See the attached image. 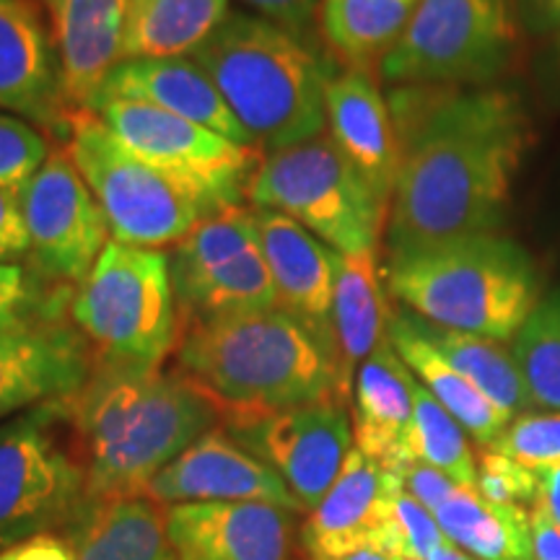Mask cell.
Wrapping results in <instances>:
<instances>
[{
    "label": "cell",
    "mask_w": 560,
    "mask_h": 560,
    "mask_svg": "<svg viewBox=\"0 0 560 560\" xmlns=\"http://www.w3.org/2000/svg\"><path fill=\"white\" fill-rule=\"evenodd\" d=\"M68 310L96 361L159 369L179 346L182 322L164 249L109 242Z\"/></svg>",
    "instance_id": "cell-6"
},
{
    "label": "cell",
    "mask_w": 560,
    "mask_h": 560,
    "mask_svg": "<svg viewBox=\"0 0 560 560\" xmlns=\"http://www.w3.org/2000/svg\"><path fill=\"white\" fill-rule=\"evenodd\" d=\"M416 376L392 348L389 335L355 371L353 441L355 450L395 472L405 459L412 423Z\"/></svg>",
    "instance_id": "cell-23"
},
{
    "label": "cell",
    "mask_w": 560,
    "mask_h": 560,
    "mask_svg": "<svg viewBox=\"0 0 560 560\" xmlns=\"http://www.w3.org/2000/svg\"><path fill=\"white\" fill-rule=\"evenodd\" d=\"M229 13V0H130L125 60L190 58Z\"/></svg>",
    "instance_id": "cell-27"
},
{
    "label": "cell",
    "mask_w": 560,
    "mask_h": 560,
    "mask_svg": "<svg viewBox=\"0 0 560 560\" xmlns=\"http://www.w3.org/2000/svg\"><path fill=\"white\" fill-rule=\"evenodd\" d=\"M30 231H26L21 192L0 187V262H19L30 255Z\"/></svg>",
    "instance_id": "cell-40"
},
{
    "label": "cell",
    "mask_w": 560,
    "mask_h": 560,
    "mask_svg": "<svg viewBox=\"0 0 560 560\" xmlns=\"http://www.w3.org/2000/svg\"><path fill=\"white\" fill-rule=\"evenodd\" d=\"M39 276L19 262H0V330L55 317Z\"/></svg>",
    "instance_id": "cell-36"
},
{
    "label": "cell",
    "mask_w": 560,
    "mask_h": 560,
    "mask_svg": "<svg viewBox=\"0 0 560 560\" xmlns=\"http://www.w3.org/2000/svg\"><path fill=\"white\" fill-rule=\"evenodd\" d=\"M156 503L262 501L291 514H304L289 486L244 450L226 429H213L187 446L149 482L145 493Z\"/></svg>",
    "instance_id": "cell-16"
},
{
    "label": "cell",
    "mask_w": 560,
    "mask_h": 560,
    "mask_svg": "<svg viewBox=\"0 0 560 560\" xmlns=\"http://www.w3.org/2000/svg\"><path fill=\"white\" fill-rule=\"evenodd\" d=\"M516 55L511 0H420L380 73L397 86H486Z\"/></svg>",
    "instance_id": "cell-9"
},
{
    "label": "cell",
    "mask_w": 560,
    "mask_h": 560,
    "mask_svg": "<svg viewBox=\"0 0 560 560\" xmlns=\"http://www.w3.org/2000/svg\"><path fill=\"white\" fill-rule=\"evenodd\" d=\"M50 143L45 132L24 117L0 112V187L24 192L45 161L50 159Z\"/></svg>",
    "instance_id": "cell-34"
},
{
    "label": "cell",
    "mask_w": 560,
    "mask_h": 560,
    "mask_svg": "<svg viewBox=\"0 0 560 560\" xmlns=\"http://www.w3.org/2000/svg\"><path fill=\"white\" fill-rule=\"evenodd\" d=\"M0 109L68 132L55 39L34 0H0Z\"/></svg>",
    "instance_id": "cell-18"
},
{
    "label": "cell",
    "mask_w": 560,
    "mask_h": 560,
    "mask_svg": "<svg viewBox=\"0 0 560 560\" xmlns=\"http://www.w3.org/2000/svg\"><path fill=\"white\" fill-rule=\"evenodd\" d=\"M529 527L535 560H560V524L552 520L540 499L529 506Z\"/></svg>",
    "instance_id": "cell-41"
},
{
    "label": "cell",
    "mask_w": 560,
    "mask_h": 560,
    "mask_svg": "<svg viewBox=\"0 0 560 560\" xmlns=\"http://www.w3.org/2000/svg\"><path fill=\"white\" fill-rule=\"evenodd\" d=\"M400 560H418V558H400Z\"/></svg>",
    "instance_id": "cell-48"
},
{
    "label": "cell",
    "mask_w": 560,
    "mask_h": 560,
    "mask_svg": "<svg viewBox=\"0 0 560 560\" xmlns=\"http://www.w3.org/2000/svg\"><path fill=\"white\" fill-rule=\"evenodd\" d=\"M429 560H470L454 542H444Z\"/></svg>",
    "instance_id": "cell-45"
},
{
    "label": "cell",
    "mask_w": 560,
    "mask_h": 560,
    "mask_svg": "<svg viewBox=\"0 0 560 560\" xmlns=\"http://www.w3.org/2000/svg\"><path fill=\"white\" fill-rule=\"evenodd\" d=\"M433 516L446 540L480 560H535L529 509L499 506L478 490L457 488Z\"/></svg>",
    "instance_id": "cell-28"
},
{
    "label": "cell",
    "mask_w": 560,
    "mask_h": 560,
    "mask_svg": "<svg viewBox=\"0 0 560 560\" xmlns=\"http://www.w3.org/2000/svg\"><path fill=\"white\" fill-rule=\"evenodd\" d=\"M420 0H322V30L350 68L369 70L382 62Z\"/></svg>",
    "instance_id": "cell-30"
},
{
    "label": "cell",
    "mask_w": 560,
    "mask_h": 560,
    "mask_svg": "<svg viewBox=\"0 0 560 560\" xmlns=\"http://www.w3.org/2000/svg\"><path fill=\"white\" fill-rule=\"evenodd\" d=\"M488 450L535 472L560 467V412H522Z\"/></svg>",
    "instance_id": "cell-33"
},
{
    "label": "cell",
    "mask_w": 560,
    "mask_h": 560,
    "mask_svg": "<svg viewBox=\"0 0 560 560\" xmlns=\"http://www.w3.org/2000/svg\"><path fill=\"white\" fill-rule=\"evenodd\" d=\"M400 490V475L353 446L338 480L319 506L310 511L301 529L306 560H340L363 548L408 558L402 527L395 516V495Z\"/></svg>",
    "instance_id": "cell-14"
},
{
    "label": "cell",
    "mask_w": 560,
    "mask_h": 560,
    "mask_svg": "<svg viewBox=\"0 0 560 560\" xmlns=\"http://www.w3.org/2000/svg\"><path fill=\"white\" fill-rule=\"evenodd\" d=\"M255 210L265 260H268L272 285H276L278 306L304 322L338 353L332 330L335 249L278 210Z\"/></svg>",
    "instance_id": "cell-20"
},
{
    "label": "cell",
    "mask_w": 560,
    "mask_h": 560,
    "mask_svg": "<svg viewBox=\"0 0 560 560\" xmlns=\"http://www.w3.org/2000/svg\"><path fill=\"white\" fill-rule=\"evenodd\" d=\"M66 529L75 560H174L166 511L149 495L86 499Z\"/></svg>",
    "instance_id": "cell-24"
},
{
    "label": "cell",
    "mask_w": 560,
    "mask_h": 560,
    "mask_svg": "<svg viewBox=\"0 0 560 560\" xmlns=\"http://www.w3.org/2000/svg\"><path fill=\"white\" fill-rule=\"evenodd\" d=\"M392 348L405 361V366L418 376V382L431 392L436 400L459 420V425L482 446L495 444V439L506 431L509 416L495 408L470 380L459 374L436 348L431 346L418 327L412 325L408 312L392 314L387 327Z\"/></svg>",
    "instance_id": "cell-26"
},
{
    "label": "cell",
    "mask_w": 560,
    "mask_h": 560,
    "mask_svg": "<svg viewBox=\"0 0 560 560\" xmlns=\"http://www.w3.org/2000/svg\"><path fill=\"white\" fill-rule=\"evenodd\" d=\"M52 21L68 112L91 109L109 73L125 60L130 0H45Z\"/></svg>",
    "instance_id": "cell-19"
},
{
    "label": "cell",
    "mask_w": 560,
    "mask_h": 560,
    "mask_svg": "<svg viewBox=\"0 0 560 560\" xmlns=\"http://www.w3.org/2000/svg\"><path fill=\"white\" fill-rule=\"evenodd\" d=\"M340 560H400V558H392V556H387V552L374 550V548H363V550L350 552V556L340 558Z\"/></svg>",
    "instance_id": "cell-46"
},
{
    "label": "cell",
    "mask_w": 560,
    "mask_h": 560,
    "mask_svg": "<svg viewBox=\"0 0 560 560\" xmlns=\"http://www.w3.org/2000/svg\"><path fill=\"white\" fill-rule=\"evenodd\" d=\"M405 457L436 467L450 475L459 488L475 490V482H478V465H475L465 429L418 380L412 384V423Z\"/></svg>",
    "instance_id": "cell-31"
},
{
    "label": "cell",
    "mask_w": 560,
    "mask_h": 560,
    "mask_svg": "<svg viewBox=\"0 0 560 560\" xmlns=\"http://www.w3.org/2000/svg\"><path fill=\"white\" fill-rule=\"evenodd\" d=\"M418 332L431 342L433 348L459 371L465 380H470L495 408L511 418L514 412H527L532 408V395L524 382L514 353L501 346V340L482 338V335L446 330L431 322L410 314Z\"/></svg>",
    "instance_id": "cell-29"
},
{
    "label": "cell",
    "mask_w": 560,
    "mask_h": 560,
    "mask_svg": "<svg viewBox=\"0 0 560 560\" xmlns=\"http://www.w3.org/2000/svg\"><path fill=\"white\" fill-rule=\"evenodd\" d=\"M166 535L174 560H289L291 511L262 501L174 503Z\"/></svg>",
    "instance_id": "cell-17"
},
{
    "label": "cell",
    "mask_w": 560,
    "mask_h": 560,
    "mask_svg": "<svg viewBox=\"0 0 560 560\" xmlns=\"http://www.w3.org/2000/svg\"><path fill=\"white\" fill-rule=\"evenodd\" d=\"M94 361L86 338L58 317L0 330V420L79 395Z\"/></svg>",
    "instance_id": "cell-15"
},
{
    "label": "cell",
    "mask_w": 560,
    "mask_h": 560,
    "mask_svg": "<svg viewBox=\"0 0 560 560\" xmlns=\"http://www.w3.org/2000/svg\"><path fill=\"white\" fill-rule=\"evenodd\" d=\"M395 472L400 475L405 493H410L420 506L429 511H436L459 488L450 475H444L420 459H405Z\"/></svg>",
    "instance_id": "cell-38"
},
{
    "label": "cell",
    "mask_w": 560,
    "mask_h": 560,
    "mask_svg": "<svg viewBox=\"0 0 560 560\" xmlns=\"http://www.w3.org/2000/svg\"><path fill=\"white\" fill-rule=\"evenodd\" d=\"M550 516H552V520H556V522L560 524V514H550Z\"/></svg>",
    "instance_id": "cell-47"
},
{
    "label": "cell",
    "mask_w": 560,
    "mask_h": 560,
    "mask_svg": "<svg viewBox=\"0 0 560 560\" xmlns=\"http://www.w3.org/2000/svg\"><path fill=\"white\" fill-rule=\"evenodd\" d=\"M68 400L0 423V552L68 527L86 503V472L58 436Z\"/></svg>",
    "instance_id": "cell-10"
},
{
    "label": "cell",
    "mask_w": 560,
    "mask_h": 560,
    "mask_svg": "<svg viewBox=\"0 0 560 560\" xmlns=\"http://www.w3.org/2000/svg\"><path fill=\"white\" fill-rule=\"evenodd\" d=\"M244 198L252 208L289 215L340 255L376 252L387 229V206L330 132L265 153Z\"/></svg>",
    "instance_id": "cell-7"
},
{
    "label": "cell",
    "mask_w": 560,
    "mask_h": 560,
    "mask_svg": "<svg viewBox=\"0 0 560 560\" xmlns=\"http://www.w3.org/2000/svg\"><path fill=\"white\" fill-rule=\"evenodd\" d=\"M389 115L400 170L387 213V257L495 234L532 125L516 94L488 86H397Z\"/></svg>",
    "instance_id": "cell-1"
},
{
    "label": "cell",
    "mask_w": 560,
    "mask_h": 560,
    "mask_svg": "<svg viewBox=\"0 0 560 560\" xmlns=\"http://www.w3.org/2000/svg\"><path fill=\"white\" fill-rule=\"evenodd\" d=\"M132 156L177 182L210 213L240 206L265 153L226 140L185 117L130 100H100L91 107Z\"/></svg>",
    "instance_id": "cell-11"
},
{
    "label": "cell",
    "mask_w": 560,
    "mask_h": 560,
    "mask_svg": "<svg viewBox=\"0 0 560 560\" xmlns=\"http://www.w3.org/2000/svg\"><path fill=\"white\" fill-rule=\"evenodd\" d=\"M66 151L100 202L112 242L174 247L210 213L185 187L132 156L91 109L70 112Z\"/></svg>",
    "instance_id": "cell-8"
},
{
    "label": "cell",
    "mask_w": 560,
    "mask_h": 560,
    "mask_svg": "<svg viewBox=\"0 0 560 560\" xmlns=\"http://www.w3.org/2000/svg\"><path fill=\"white\" fill-rule=\"evenodd\" d=\"M520 5L532 26L560 32V0H520Z\"/></svg>",
    "instance_id": "cell-43"
},
{
    "label": "cell",
    "mask_w": 560,
    "mask_h": 560,
    "mask_svg": "<svg viewBox=\"0 0 560 560\" xmlns=\"http://www.w3.org/2000/svg\"><path fill=\"white\" fill-rule=\"evenodd\" d=\"M540 475V501L550 514H560V467L537 472Z\"/></svg>",
    "instance_id": "cell-44"
},
{
    "label": "cell",
    "mask_w": 560,
    "mask_h": 560,
    "mask_svg": "<svg viewBox=\"0 0 560 560\" xmlns=\"http://www.w3.org/2000/svg\"><path fill=\"white\" fill-rule=\"evenodd\" d=\"M244 450L262 459L289 486L304 511H314L338 480L350 450L348 402L330 397L299 408L223 420Z\"/></svg>",
    "instance_id": "cell-12"
},
{
    "label": "cell",
    "mask_w": 560,
    "mask_h": 560,
    "mask_svg": "<svg viewBox=\"0 0 560 560\" xmlns=\"http://www.w3.org/2000/svg\"><path fill=\"white\" fill-rule=\"evenodd\" d=\"M395 516L402 527L408 558L429 560L441 545L450 542L441 532L436 516H431L429 509L420 506L410 493H405V488L395 495Z\"/></svg>",
    "instance_id": "cell-37"
},
{
    "label": "cell",
    "mask_w": 560,
    "mask_h": 560,
    "mask_svg": "<svg viewBox=\"0 0 560 560\" xmlns=\"http://www.w3.org/2000/svg\"><path fill=\"white\" fill-rule=\"evenodd\" d=\"M89 499L143 495L149 482L223 420L182 371L94 361L70 397Z\"/></svg>",
    "instance_id": "cell-2"
},
{
    "label": "cell",
    "mask_w": 560,
    "mask_h": 560,
    "mask_svg": "<svg viewBox=\"0 0 560 560\" xmlns=\"http://www.w3.org/2000/svg\"><path fill=\"white\" fill-rule=\"evenodd\" d=\"M327 132L389 210L400 170V145L389 104L369 70L348 68L327 81Z\"/></svg>",
    "instance_id": "cell-21"
},
{
    "label": "cell",
    "mask_w": 560,
    "mask_h": 560,
    "mask_svg": "<svg viewBox=\"0 0 560 560\" xmlns=\"http://www.w3.org/2000/svg\"><path fill=\"white\" fill-rule=\"evenodd\" d=\"M100 100H130L151 104V107L185 117V120L219 132L226 140L255 149L247 130L242 128L234 112L223 102L221 91L213 86L206 70L192 58L122 60L120 66L112 70L109 79L104 81L94 104Z\"/></svg>",
    "instance_id": "cell-22"
},
{
    "label": "cell",
    "mask_w": 560,
    "mask_h": 560,
    "mask_svg": "<svg viewBox=\"0 0 560 560\" xmlns=\"http://www.w3.org/2000/svg\"><path fill=\"white\" fill-rule=\"evenodd\" d=\"M3 560H75L73 545L58 535H37L16 548L0 552Z\"/></svg>",
    "instance_id": "cell-42"
},
{
    "label": "cell",
    "mask_w": 560,
    "mask_h": 560,
    "mask_svg": "<svg viewBox=\"0 0 560 560\" xmlns=\"http://www.w3.org/2000/svg\"><path fill=\"white\" fill-rule=\"evenodd\" d=\"M190 58L206 70L255 149L272 153L327 132V75L296 34L231 11Z\"/></svg>",
    "instance_id": "cell-4"
},
{
    "label": "cell",
    "mask_w": 560,
    "mask_h": 560,
    "mask_svg": "<svg viewBox=\"0 0 560 560\" xmlns=\"http://www.w3.org/2000/svg\"><path fill=\"white\" fill-rule=\"evenodd\" d=\"M257 16L283 26L285 32L304 39L312 32L314 19L322 11V0H242Z\"/></svg>",
    "instance_id": "cell-39"
},
{
    "label": "cell",
    "mask_w": 560,
    "mask_h": 560,
    "mask_svg": "<svg viewBox=\"0 0 560 560\" xmlns=\"http://www.w3.org/2000/svg\"><path fill=\"white\" fill-rule=\"evenodd\" d=\"M475 490L482 499L499 506H532L540 499V475L514 462L506 454L486 450L478 459Z\"/></svg>",
    "instance_id": "cell-35"
},
{
    "label": "cell",
    "mask_w": 560,
    "mask_h": 560,
    "mask_svg": "<svg viewBox=\"0 0 560 560\" xmlns=\"http://www.w3.org/2000/svg\"><path fill=\"white\" fill-rule=\"evenodd\" d=\"M0 560H3V556H0Z\"/></svg>",
    "instance_id": "cell-49"
},
{
    "label": "cell",
    "mask_w": 560,
    "mask_h": 560,
    "mask_svg": "<svg viewBox=\"0 0 560 560\" xmlns=\"http://www.w3.org/2000/svg\"><path fill=\"white\" fill-rule=\"evenodd\" d=\"M514 359L532 400L560 410V293L540 299L516 332Z\"/></svg>",
    "instance_id": "cell-32"
},
{
    "label": "cell",
    "mask_w": 560,
    "mask_h": 560,
    "mask_svg": "<svg viewBox=\"0 0 560 560\" xmlns=\"http://www.w3.org/2000/svg\"><path fill=\"white\" fill-rule=\"evenodd\" d=\"M21 208L37 272L81 285L100 262L112 234L100 202L75 170L66 145L55 149L24 187Z\"/></svg>",
    "instance_id": "cell-13"
},
{
    "label": "cell",
    "mask_w": 560,
    "mask_h": 560,
    "mask_svg": "<svg viewBox=\"0 0 560 560\" xmlns=\"http://www.w3.org/2000/svg\"><path fill=\"white\" fill-rule=\"evenodd\" d=\"M389 291L416 317L446 330L511 340L540 304V272L522 244L478 234L387 265Z\"/></svg>",
    "instance_id": "cell-5"
},
{
    "label": "cell",
    "mask_w": 560,
    "mask_h": 560,
    "mask_svg": "<svg viewBox=\"0 0 560 560\" xmlns=\"http://www.w3.org/2000/svg\"><path fill=\"white\" fill-rule=\"evenodd\" d=\"M177 363L223 420L350 395L338 353L280 306L195 322L182 330Z\"/></svg>",
    "instance_id": "cell-3"
},
{
    "label": "cell",
    "mask_w": 560,
    "mask_h": 560,
    "mask_svg": "<svg viewBox=\"0 0 560 560\" xmlns=\"http://www.w3.org/2000/svg\"><path fill=\"white\" fill-rule=\"evenodd\" d=\"M384 283L387 272H382L376 252H363V255L335 252L332 330L348 387L361 363L387 340L392 312L387 310Z\"/></svg>",
    "instance_id": "cell-25"
}]
</instances>
